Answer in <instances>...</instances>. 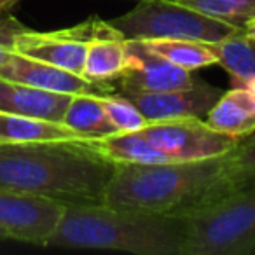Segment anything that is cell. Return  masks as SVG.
Instances as JSON below:
<instances>
[{"label":"cell","instance_id":"7c38bea8","mask_svg":"<svg viewBox=\"0 0 255 255\" xmlns=\"http://www.w3.org/2000/svg\"><path fill=\"white\" fill-rule=\"evenodd\" d=\"M72 95L37 89L0 77V112L61 123Z\"/></svg>","mask_w":255,"mask_h":255},{"label":"cell","instance_id":"8fae6325","mask_svg":"<svg viewBox=\"0 0 255 255\" xmlns=\"http://www.w3.org/2000/svg\"><path fill=\"white\" fill-rule=\"evenodd\" d=\"M222 93L219 88L198 79L189 88L154 93L121 91L119 95L135 103L149 121H168L206 116Z\"/></svg>","mask_w":255,"mask_h":255},{"label":"cell","instance_id":"30bf717a","mask_svg":"<svg viewBox=\"0 0 255 255\" xmlns=\"http://www.w3.org/2000/svg\"><path fill=\"white\" fill-rule=\"evenodd\" d=\"M126 67L114 81L116 93L168 91L189 88L198 81L191 70L177 67L164 58L150 53L140 40H126Z\"/></svg>","mask_w":255,"mask_h":255},{"label":"cell","instance_id":"277c9868","mask_svg":"<svg viewBox=\"0 0 255 255\" xmlns=\"http://www.w3.org/2000/svg\"><path fill=\"white\" fill-rule=\"evenodd\" d=\"M184 219V255L255 254V185L231 192Z\"/></svg>","mask_w":255,"mask_h":255},{"label":"cell","instance_id":"2e32d148","mask_svg":"<svg viewBox=\"0 0 255 255\" xmlns=\"http://www.w3.org/2000/svg\"><path fill=\"white\" fill-rule=\"evenodd\" d=\"M126 39L119 32L91 40L86 53L82 77L96 82H114L126 67Z\"/></svg>","mask_w":255,"mask_h":255},{"label":"cell","instance_id":"ac0fdd59","mask_svg":"<svg viewBox=\"0 0 255 255\" xmlns=\"http://www.w3.org/2000/svg\"><path fill=\"white\" fill-rule=\"evenodd\" d=\"M212 46L219 65L231 75L233 88L243 86L248 79L255 77V39L245 35L243 28Z\"/></svg>","mask_w":255,"mask_h":255},{"label":"cell","instance_id":"d6986e66","mask_svg":"<svg viewBox=\"0 0 255 255\" xmlns=\"http://www.w3.org/2000/svg\"><path fill=\"white\" fill-rule=\"evenodd\" d=\"M150 53L164 58L170 63L185 70H199L219 63L213 46L199 40H182V39H149L140 40Z\"/></svg>","mask_w":255,"mask_h":255},{"label":"cell","instance_id":"603a6c76","mask_svg":"<svg viewBox=\"0 0 255 255\" xmlns=\"http://www.w3.org/2000/svg\"><path fill=\"white\" fill-rule=\"evenodd\" d=\"M26 26L9 12L0 14V61L4 60L9 51H14V40Z\"/></svg>","mask_w":255,"mask_h":255},{"label":"cell","instance_id":"5bb4252c","mask_svg":"<svg viewBox=\"0 0 255 255\" xmlns=\"http://www.w3.org/2000/svg\"><path fill=\"white\" fill-rule=\"evenodd\" d=\"M86 140L63 123L0 112V143L79 142Z\"/></svg>","mask_w":255,"mask_h":255},{"label":"cell","instance_id":"44dd1931","mask_svg":"<svg viewBox=\"0 0 255 255\" xmlns=\"http://www.w3.org/2000/svg\"><path fill=\"white\" fill-rule=\"evenodd\" d=\"M196 12L219 19L236 28H243L255 18V0H168Z\"/></svg>","mask_w":255,"mask_h":255},{"label":"cell","instance_id":"9a60e30c","mask_svg":"<svg viewBox=\"0 0 255 255\" xmlns=\"http://www.w3.org/2000/svg\"><path fill=\"white\" fill-rule=\"evenodd\" d=\"M84 143L112 163H136V164H163L171 163L166 154L154 147L138 131L116 133L102 138L84 140Z\"/></svg>","mask_w":255,"mask_h":255},{"label":"cell","instance_id":"cb8c5ba5","mask_svg":"<svg viewBox=\"0 0 255 255\" xmlns=\"http://www.w3.org/2000/svg\"><path fill=\"white\" fill-rule=\"evenodd\" d=\"M21 0H0V14H4V12H9L16 4H19Z\"/></svg>","mask_w":255,"mask_h":255},{"label":"cell","instance_id":"7a4b0ae2","mask_svg":"<svg viewBox=\"0 0 255 255\" xmlns=\"http://www.w3.org/2000/svg\"><path fill=\"white\" fill-rule=\"evenodd\" d=\"M226 156L163 164L116 163L103 203L152 215L185 217L217 201Z\"/></svg>","mask_w":255,"mask_h":255},{"label":"cell","instance_id":"4316f807","mask_svg":"<svg viewBox=\"0 0 255 255\" xmlns=\"http://www.w3.org/2000/svg\"><path fill=\"white\" fill-rule=\"evenodd\" d=\"M2 240H7V238H5V234L2 233V231H0V241H2Z\"/></svg>","mask_w":255,"mask_h":255},{"label":"cell","instance_id":"e0dca14e","mask_svg":"<svg viewBox=\"0 0 255 255\" xmlns=\"http://www.w3.org/2000/svg\"><path fill=\"white\" fill-rule=\"evenodd\" d=\"M61 123L86 140L102 138V136H110L117 133V128L110 121L100 96L95 95L72 96Z\"/></svg>","mask_w":255,"mask_h":255},{"label":"cell","instance_id":"ba28073f","mask_svg":"<svg viewBox=\"0 0 255 255\" xmlns=\"http://www.w3.org/2000/svg\"><path fill=\"white\" fill-rule=\"evenodd\" d=\"M63 212L54 199L0 187V231L7 240L47 247Z\"/></svg>","mask_w":255,"mask_h":255},{"label":"cell","instance_id":"484cf974","mask_svg":"<svg viewBox=\"0 0 255 255\" xmlns=\"http://www.w3.org/2000/svg\"><path fill=\"white\" fill-rule=\"evenodd\" d=\"M245 88L248 89V93H250V96H252V100H254V103H255V77H252V79H248L247 82H245Z\"/></svg>","mask_w":255,"mask_h":255},{"label":"cell","instance_id":"d4e9b609","mask_svg":"<svg viewBox=\"0 0 255 255\" xmlns=\"http://www.w3.org/2000/svg\"><path fill=\"white\" fill-rule=\"evenodd\" d=\"M243 32L247 37H250V39H255V18L250 19V21L247 23V25L243 26Z\"/></svg>","mask_w":255,"mask_h":255},{"label":"cell","instance_id":"9c48e42d","mask_svg":"<svg viewBox=\"0 0 255 255\" xmlns=\"http://www.w3.org/2000/svg\"><path fill=\"white\" fill-rule=\"evenodd\" d=\"M0 77L19 84L32 86L37 89L63 95H95L105 96L116 93L114 82H96L72 74L60 67H54L46 61L25 56L16 51H9L0 61Z\"/></svg>","mask_w":255,"mask_h":255},{"label":"cell","instance_id":"52a82bcc","mask_svg":"<svg viewBox=\"0 0 255 255\" xmlns=\"http://www.w3.org/2000/svg\"><path fill=\"white\" fill-rule=\"evenodd\" d=\"M114 32L117 30L110 26L109 21L98 18H89L75 26L56 32H35L26 28L16 37L14 51L82 75L89 42Z\"/></svg>","mask_w":255,"mask_h":255},{"label":"cell","instance_id":"3957f363","mask_svg":"<svg viewBox=\"0 0 255 255\" xmlns=\"http://www.w3.org/2000/svg\"><path fill=\"white\" fill-rule=\"evenodd\" d=\"M184 217L119 210L100 205H68L47 247L100 248L135 255H184Z\"/></svg>","mask_w":255,"mask_h":255},{"label":"cell","instance_id":"6da1fadb","mask_svg":"<svg viewBox=\"0 0 255 255\" xmlns=\"http://www.w3.org/2000/svg\"><path fill=\"white\" fill-rule=\"evenodd\" d=\"M116 163L79 142L0 143V187L61 205H100Z\"/></svg>","mask_w":255,"mask_h":255},{"label":"cell","instance_id":"5b68a950","mask_svg":"<svg viewBox=\"0 0 255 255\" xmlns=\"http://www.w3.org/2000/svg\"><path fill=\"white\" fill-rule=\"evenodd\" d=\"M109 25L126 40L182 39L208 44L220 42L240 30L168 0H136L131 11L109 19Z\"/></svg>","mask_w":255,"mask_h":255},{"label":"cell","instance_id":"ffe728a7","mask_svg":"<svg viewBox=\"0 0 255 255\" xmlns=\"http://www.w3.org/2000/svg\"><path fill=\"white\" fill-rule=\"evenodd\" d=\"M252 185H255V133L241 140L233 152L226 154L217 199Z\"/></svg>","mask_w":255,"mask_h":255},{"label":"cell","instance_id":"4fadbf2b","mask_svg":"<svg viewBox=\"0 0 255 255\" xmlns=\"http://www.w3.org/2000/svg\"><path fill=\"white\" fill-rule=\"evenodd\" d=\"M206 123L217 131L243 140L255 133V103L245 86L222 93L206 114Z\"/></svg>","mask_w":255,"mask_h":255},{"label":"cell","instance_id":"8992f818","mask_svg":"<svg viewBox=\"0 0 255 255\" xmlns=\"http://www.w3.org/2000/svg\"><path fill=\"white\" fill-rule=\"evenodd\" d=\"M138 133L166 154L171 163L226 156L240 143V140L213 129L201 117L150 121Z\"/></svg>","mask_w":255,"mask_h":255},{"label":"cell","instance_id":"7402d4cb","mask_svg":"<svg viewBox=\"0 0 255 255\" xmlns=\"http://www.w3.org/2000/svg\"><path fill=\"white\" fill-rule=\"evenodd\" d=\"M100 100H102V105L105 107L110 121H112L114 126L117 128V133L140 131L142 128H145L147 124L150 123V121L140 112L135 103H131L126 96L119 95V93L100 96Z\"/></svg>","mask_w":255,"mask_h":255}]
</instances>
